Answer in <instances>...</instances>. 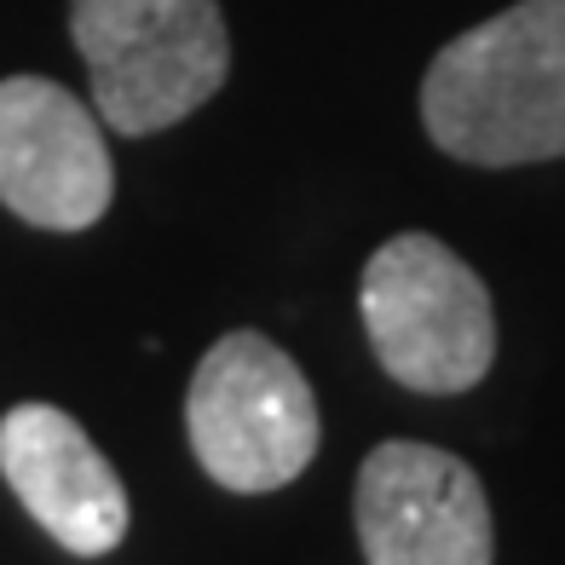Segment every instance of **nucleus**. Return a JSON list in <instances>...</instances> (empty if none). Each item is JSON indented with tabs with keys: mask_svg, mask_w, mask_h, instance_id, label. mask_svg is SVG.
<instances>
[{
	"mask_svg": "<svg viewBox=\"0 0 565 565\" xmlns=\"http://www.w3.org/2000/svg\"><path fill=\"white\" fill-rule=\"evenodd\" d=\"M185 433L214 484L237 497H266L312 468L323 416L289 352L260 329H231L202 352L191 375Z\"/></svg>",
	"mask_w": 565,
	"mask_h": 565,
	"instance_id": "20e7f679",
	"label": "nucleus"
},
{
	"mask_svg": "<svg viewBox=\"0 0 565 565\" xmlns=\"http://www.w3.org/2000/svg\"><path fill=\"white\" fill-rule=\"evenodd\" d=\"M70 35L98 121L127 139L185 121L231 75L220 0H70Z\"/></svg>",
	"mask_w": 565,
	"mask_h": 565,
	"instance_id": "7ed1b4c3",
	"label": "nucleus"
},
{
	"mask_svg": "<svg viewBox=\"0 0 565 565\" xmlns=\"http://www.w3.org/2000/svg\"><path fill=\"white\" fill-rule=\"evenodd\" d=\"M116 162L98 110L46 75L0 82V202L41 231H87L110 214Z\"/></svg>",
	"mask_w": 565,
	"mask_h": 565,
	"instance_id": "423d86ee",
	"label": "nucleus"
},
{
	"mask_svg": "<svg viewBox=\"0 0 565 565\" xmlns=\"http://www.w3.org/2000/svg\"><path fill=\"white\" fill-rule=\"evenodd\" d=\"M358 548L370 565H491V502L461 456L387 439L364 456L352 491Z\"/></svg>",
	"mask_w": 565,
	"mask_h": 565,
	"instance_id": "39448f33",
	"label": "nucleus"
},
{
	"mask_svg": "<svg viewBox=\"0 0 565 565\" xmlns=\"http://www.w3.org/2000/svg\"><path fill=\"white\" fill-rule=\"evenodd\" d=\"M422 127L473 168L565 157V0H520L445 41L422 75Z\"/></svg>",
	"mask_w": 565,
	"mask_h": 565,
	"instance_id": "f257e3e1",
	"label": "nucleus"
},
{
	"mask_svg": "<svg viewBox=\"0 0 565 565\" xmlns=\"http://www.w3.org/2000/svg\"><path fill=\"white\" fill-rule=\"evenodd\" d=\"M375 364L409 393H468L497 364V312L479 271L427 231L387 237L358 277Z\"/></svg>",
	"mask_w": 565,
	"mask_h": 565,
	"instance_id": "f03ea898",
	"label": "nucleus"
},
{
	"mask_svg": "<svg viewBox=\"0 0 565 565\" xmlns=\"http://www.w3.org/2000/svg\"><path fill=\"white\" fill-rule=\"evenodd\" d=\"M0 479L30 520L70 554L98 559L127 536V491L93 433L58 404H12L0 416Z\"/></svg>",
	"mask_w": 565,
	"mask_h": 565,
	"instance_id": "0eeeda50",
	"label": "nucleus"
}]
</instances>
